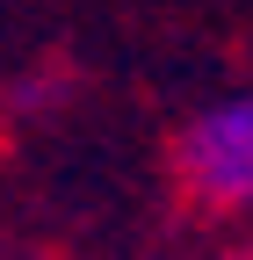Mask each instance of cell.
Listing matches in <instances>:
<instances>
[{"label":"cell","mask_w":253,"mask_h":260,"mask_svg":"<svg viewBox=\"0 0 253 260\" xmlns=\"http://www.w3.org/2000/svg\"><path fill=\"white\" fill-rule=\"evenodd\" d=\"M174 181H181V203L203 217L253 210V94L203 109L174 138Z\"/></svg>","instance_id":"6da1fadb"}]
</instances>
